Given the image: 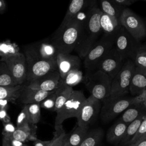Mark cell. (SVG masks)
I'll use <instances>...</instances> for the list:
<instances>
[{"label":"cell","instance_id":"cell-1","mask_svg":"<svg viewBox=\"0 0 146 146\" xmlns=\"http://www.w3.org/2000/svg\"><path fill=\"white\" fill-rule=\"evenodd\" d=\"M92 2L86 10L78 41L74 50L80 59H84L96 44L102 33L100 25L102 10Z\"/></svg>","mask_w":146,"mask_h":146},{"label":"cell","instance_id":"cell-2","mask_svg":"<svg viewBox=\"0 0 146 146\" xmlns=\"http://www.w3.org/2000/svg\"><path fill=\"white\" fill-rule=\"evenodd\" d=\"M83 11L79 13L65 26H59L52 34L50 40L58 54H70L74 50L85 15Z\"/></svg>","mask_w":146,"mask_h":146},{"label":"cell","instance_id":"cell-3","mask_svg":"<svg viewBox=\"0 0 146 146\" xmlns=\"http://www.w3.org/2000/svg\"><path fill=\"white\" fill-rule=\"evenodd\" d=\"M144 95L143 93L135 96H114L106 98L103 101V105L100 109V119L104 123L108 122L119 114L123 113L132 104L143 102Z\"/></svg>","mask_w":146,"mask_h":146},{"label":"cell","instance_id":"cell-4","mask_svg":"<svg viewBox=\"0 0 146 146\" xmlns=\"http://www.w3.org/2000/svg\"><path fill=\"white\" fill-rule=\"evenodd\" d=\"M112 79L109 75L98 70L87 74L84 83L91 95L103 102L110 95Z\"/></svg>","mask_w":146,"mask_h":146},{"label":"cell","instance_id":"cell-5","mask_svg":"<svg viewBox=\"0 0 146 146\" xmlns=\"http://www.w3.org/2000/svg\"><path fill=\"white\" fill-rule=\"evenodd\" d=\"M26 60V81L29 82L58 70L56 60H43L37 57L27 47L25 49Z\"/></svg>","mask_w":146,"mask_h":146},{"label":"cell","instance_id":"cell-6","mask_svg":"<svg viewBox=\"0 0 146 146\" xmlns=\"http://www.w3.org/2000/svg\"><path fill=\"white\" fill-rule=\"evenodd\" d=\"M114 46V39L103 35L83 59L87 74L98 70V67L107 52Z\"/></svg>","mask_w":146,"mask_h":146},{"label":"cell","instance_id":"cell-7","mask_svg":"<svg viewBox=\"0 0 146 146\" xmlns=\"http://www.w3.org/2000/svg\"><path fill=\"white\" fill-rule=\"evenodd\" d=\"M141 46L140 41L133 38L121 25L114 39V47L124 60H131L134 62Z\"/></svg>","mask_w":146,"mask_h":146},{"label":"cell","instance_id":"cell-8","mask_svg":"<svg viewBox=\"0 0 146 146\" xmlns=\"http://www.w3.org/2000/svg\"><path fill=\"white\" fill-rule=\"evenodd\" d=\"M86 99L82 91L74 90L63 107L56 112L55 129L62 126L63 122L67 119L77 118Z\"/></svg>","mask_w":146,"mask_h":146},{"label":"cell","instance_id":"cell-9","mask_svg":"<svg viewBox=\"0 0 146 146\" xmlns=\"http://www.w3.org/2000/svg\"><path fill=\"white\" fill-rule=\"evenodd\" d=\"M135 67V64L132 60H127L124 62L120 71L112 79L110 96H124L129 92Z\"/></svg>","mask_w":146,"mask_h":146},{"label":"cell","instance_id":"cell-10","mask_svg":"<svg viewBox=\"0 0 146 146\" xmlns=\"http://www.w3.org/2000/svg\"><path fill=\"white\" fill-rule=\"evenodd\" d=\"M119 22L136 40L141 41L146 36V26L143 20L130 9L124 8L123 10Z\"/></svg>","mask_w":146,"mask_h":146},{"label":"cell","instance_id":"cell-11","mask_svg":"<svg viewBox=\"0 0 146 146\" xmlns=\"http://www.w3.org/2000/svg\"><path fill=\"white\" fill-rule=\"evenodd\" d=\"M100 110V101L90 95L82 106L77 117V125L83 128L89 126L96 118Z\"/></svg>","mask_w":146,"mask_h":146},{"label":"cell","instance_id":"cell-12","mask_svg":"<svg viewBox=\"0 0 146 146\" xmlns=\"http://www.w3.org/2000/svg\"><path fill=\"white\" fill-rule=\"evenodd\" d=\"M9 70L12 76L18 85L23 84L26 81V60L25 55L19 52L11 55L3 61Z\"/></svg>","mask_w":146,"mask_h":146},{"label":"cell","instance_id":"cell-13","mask_svg":"<svg viewBox=\"0 0 146 146\" xmlns=\"http://www.w3.org/2000/svg\"><path fill=\"white\" fill-rule=\"evenodd\" d=\"M125 61L113 46L103 58L98 70L104 72L112 79L120 71Z\"/></svg>","mask_w":146,"mask_h":146},{"label":"cell","instance_id":"cell-14","mask_svg":"<svg viewBox=\"0 0 146 146\" xmlns=\"http://www.w3.org/2000/svg\"><path fill=\"white\" fill-rule=\"evenodd\" d=\"M60 82V76L58 70H56L28 82L26 86L31 89L54 91L59 87Z\"/></svg>","mask_w":146,"mask_h":146},{"label":"cell","instance_id":"cell-15","mask_svg":"<svg viewBox=\"0 0 146 146\" xmlns=\"http://www.w3.org/2000/svg\"><path fill=\"white\" fill-rule=\"evenodd\" d=\"M58 70L63 79L71 70L80 69L82 62L79 56L70 54H58L56 56Z\"/></svg>","mask_w":146,"mask_h":146},{"label":"cell","instance_id":"cell-16","mask_svg":"<svg viewBox=\"0 0 146 146\" xmlns=\"http://www.w3.org/2000/svg\"><path fill=\"white\" fill-rule=\"evenodd\" d=\"M37 57L43 60H56L58 54L54 46L48 39L27 46Z\"/></svg>","mask_w":146,"mask_h":146},{"label":"cell","instance_id":"cell-17","mask_svg":"<svg viewBox=\"0 0 146 146\" xmlns=\"http://www.w3.org/2000/svg\"><path fill=\"white\" fill-rule=\"evenodd\" d=\"M55 91H44L39 90L31 89L28 88L26 84H24L17 100L19 101L24 105L33 103H40L43 100Z\"/></svg>","mask_w":146,"mask_h":146},{"label":"cell","instance_id":"cell-18","mask_svg":"<svg viewBox=\"0 0 146 146\" xmlns=\"http://www.w3.org/2000/svg\"><path fill=\"white\" fill-rule=\"evenodd\" d=\"M146 88V68L135 67L132 75L129 92L133 96L141 94Z\"/></svg>","mask_w":146,"mask_h":146},{"label":"cell","instance_id":"cell-19","mask_svg":"<svg viewBox=\"0 0 146 146\" xmlns=\"http://www.w3.org/2000/svg\"><path fill=\"white\" fill-rule=\"evenodd\" d=\"M99 21L103 35L115 39L121 26L119 21L102 11Z\"/></svg>","mask_w":146,"mask_h":146},{"label":"cell","instance_id":"cell-20","mask_svg":"<svg viewBox=\"0 0 146 146\" xmlns=\"http://www.w3.org/2000/svg\"><path fill=\"white\" fill-rule=\"evenodd\" d=\"M91 3V0H71L65 17L59 26H65L79 13L88 7Z\"/></svg>","mask_w":146,"mask_h":146},{"label":"cell","instance_id":"cell-21","mask_svg":"<svg viewBox=\"0 0 146 146\" xmlns=\"http://www.w3.org/2000/svg\"><path fill=\"white\" fill-rule=\"evenodd\" d=\"M146 115V110L143 102H138L129 106L121 114L118 120L121 121L127 124L139 117Z\"/></svg>","mask_w":146,"mask_h":146},{"label":"cell","instance_id":"cell-22","mask_svg":"<svg viewBox=\"0 0 146 146\" xmlns=\"http://www.w3.org/2000/svg\"><path fill=\"white\" fill-rule=\"evenodd\" d=\"M128 124L117 120L107 131L106 139L108 143L113 145H118L123 139Z\"/></svg>","mask_w":146,"mask_h":146},{"label":"cell","instance_id":"cell-23","mask_svg":"<svg viewBox=\"0 0 146 146\" xmlns=\"http://www.w3.org/2000/svg\"><path fill=\"white\" fill-rule=\"evenodd\" d=\"M89 128L81 127L76 124L73 129L66 134L63 146H79Z\"/></svg>","mask_w":146,"mask_h":146},{"label":"cell","instance_id":"cell-24","mask_svg":"<svg viewBox=\"0 0 146 146\" xmlns=\"http://www.w3.org/2000/svg\"><path fill=\"white\" fill-rule=\"evenodd\" d=\"M74 90L72 87L66 86L63 83L61 78L59 87L56 90V100L55 107L53 111L57 112L70 98Z\"/></svg>","mask_w":146,"mask_h":146},{"label":"cell","instance_id":"cell-25","mask_svg":"<svg viewBox=\"0 0 146 146\" xmlns=\"http://www.w3.org/2000/svg\"><path fill=\"white\" fill-rule=\"evenodd\" d=\"M102 11L119 21L120 16L124 9L114 0H99Z\"/></svg>","mask_w":146,"mask_h":146},{"label":"cell","instance_id":"cell-26","mask_svg":"<svg viewBox=\"0 0 146 146\" xmlns=\"http://www.w3.org/2000/svg\"><path fill=\"white\" fill-rule=\"evenodd\" d=\"M146 115H143L128 124L122 140L119 143L120 146H126L129 144L131 141L136 135L139 126Z\"/></svg>","mask_w":146,"mask_h":146},{"label":"cell","instance_id":"cell-27","mask_svg":"<svg viewBox=\"0 0 146 146\" xmlns=\"http://www.w3.org/2000/svg\"><path fill=\"white\" fill-rule=\"evenodd\" d=\"M104 136L102 128H95L88 131L79 146H100Z\"/></svg>","mask_w":146,"mask_h":146},{"label":"cell","instance_id":"cell-28","mask_svg":"<svg viewBox=\"0 0 146 146\" xmlns=\"http://www.w3.org/2000/svg\"><path fill=\"white\" fill-rule=\"evenodd\" d=\"M24 84L15 86H0V100L15 102L18 100Z\"/></svg>","mask_w":146,"mask_h":146},{"label":"cell","instance_id":"cell-29","mask_svg":"<svg viewBox=\"0 0 146 146\" xmlns=\"http://www.w3.org/2000/svg\"><path fill=\"white\" fill-rule=\"evenodd\" d=\"M19 52V47L15 43L10 40L0 42V61Z\"/></svg>","mask_w":146,"mask_h":146},{"label":"cell","instance_id":"cell-30","mask_svg":"<svg viewBox=\"0 0 146 146\" xmlns=\"http://www.w3.org/2000/svg\"><path fill=\"white\" fill-rule=\"evenodd\" d=\"M17 85L6 63L0 61V86H15Z\"/></svg>","mask_w":146,"mask_h":146},{"label":"cell","instance_id":"cell-31","mask_svg":"<svg viewBox=\"0 0 146 146\" xmlns=\"http://www.w3.org/2000/svg\"><path fill=\"white\" fill-rule=\"evenodd\" d=\"M83 80V72L80 69H76L70 71L67 74L65 77L62 79L64 84L71 87L76 86L82 82Z\"/></svg>","mask_w":146,"mask_h":146},{"label":"cell","instance_id":"cell-32","mask_svg":"<svg viewBox=\"0 0 146 146\" xmlns=\"http://www.w3.org/2000/svg\"><path fill=\"white\" fill-rule=\"evenodd\" d=\"M29 117V124H36L40 118V103H33L26 104Z\"/></svg>","mask_w":146,"mask_h":146},{"label":"cell","instance_id":"cell-33","mask_svg":"<svg viewBox=\"0 0 146 146\" xmlns=\"http://www.w3.org/2000/svg\"><path fill=\"white\" fill-rule=\"evenodd\" d=\"M32 132L31 128L30 127V124H27L16 127L11 137L24 143L28 140L29 137Z\"/></svg>","mask_w":146,"mask_h":146},{"label":"cell","instance_id":"cell-34","mask_svg":"<svg viewBox=\"0 0 146 146\" xmlns=\"http://www.w3.org/2000/svg\"><path fill=\"white\" fill-rule=\"evenodd\" d=\"M52 141L49 146H63L66 133L63 128V126L55 129Z\"/></svg>","mask_w":146,"mask_h":146},{"label":"cell","instance_id":"cell-35","mask_svg":"<svg viewBox=\"0 0 146 146\" xmlns=\"http://www.w3.org/2000/svg\"><path fill=\"white\" fill-rule=\"evenodd\" d=\"M134 63L136 67L146 68V44L141 45L139 49Z\"/></svg>","mask_w":146,"mask_h":146},{"label":"cell","instance_id":"cell-36","mask_svg":"<svg viewBox=\"0 0 146 146\" xmlns=\"http://www.w3.org/2000/svg\"><path fill=\"white\" fill-rule=\"evenodd\" d=\"M56 96V94L55 91L54 92L48 96L40 103V107L53 111L55 107Z\"/></svg>","mask_w":146,"mask_h":146},{"label":"cell","instance_id":"cell-37","mask_svg":"<svg viewBox=\"0 0 146 146\" xmlns=\"http://www.w3.org/2000/svg\"><path fill=\"white\" fill-rule=\"evenodd\" d=\"M146 136V115L141 121L139 128L130 143H136Z\"/></svg>","mask_w":146,"mask_h":146},{"label":"cell","instance_id":"cell-38","mask_svg":"<svg viewBox=\"0 0 146 146\" xmlns=\"http://www.w3.org/2000/svg\"><path fill=\"white\" fill-rule=\"evenodd\" d=\"M17 127H18L27 124H29V117L27 112L26 105L25 104L23 108L19 113L17 119Z\"/></svg>","mask_w":146,"mask_h":146},{"label":"cell","instance_id":"cell-39","mask_svg":"<svg viewBox=\"0 0 146 146\" xmlns=\"http://www.w3.org/2000/svg\"><path fill=\"white\" fill-rule=\"evenodd\" d=\"M16 127L11 123H3V129L2 131V135L8 138H11L15 131Z\"/></svg>","mask_w":146,"mask_h":146},{"label":"cell","instance_id":"cell-40","mask_svg":"<svg viewBox=\"0 0 146 146\" xmlns=\"http://www.w3.org/2000/svg\"><path fill=\"white\" fill-rule=\"evenodd\" d=\"M0 120H1L3 123L10 122V117L8 116L6 110L5 108H0Z\"/></svg>","mask_w":146,"mask_h":146},{"label":"cell","instance_id":"cell-41","mask_svg":"<svg viewBox=\"0 0 146 146\" xmlns=\"http://www.w3.org/2000/svg\"><path fill=\"white\" fill-rule=\"evenodd\" d=\"M52 141V139L50 140H46V141H42L39 139H36L34 141V146H49Z\"/></svg>","mask_w":146,"mask_h":146},{"label":"cell","instance_id":"cell-42","mask_svg":"<svg viewBox=\"0 0 146 146\" xmlns=\"http://www.w3.org/2000/svg\"><path fill=\"white\" fill-rule=\"evenodd\" d=\"M121 6H129L136 2L137 0H114Z\"/></svg>","mask_w":146,"mask_h":146},{"label":"cell","instance_id":"cell-43","mask_svg":"<svg viewBox=\"0 0 146 146\" xmlns=\"http://www.w3.org/2000/svg\"><path fill=\"white\" fill-rule=\"evenodd\" d=\"M10 140L11 141V146H23V145L24 144V143L23 142L17 140L13 137L10 138Z\"/></svg>","mask_w":146,"mask_h":146},{"label":"cell","instance_id":"cell-44","mask_svg":"<svg viewBox=\"0 0 146 146\" xmlns=\"http://www.w3.org/2000/svg\"><path fill=\"white\" fill-rule=\"evenodd\" d=\"M2 146H11V141L9 138L6 137V136H3L2 139Z\"/></svg>","mask_w":146,"mask_h":146},{"label":"cell","instance_id":"cell-45","mask_svg":"<svg viewBox=\"0 0 146 146\" xmlns=\"http://www.w3.org/2000/svg\"><path fill=\"white\" fill-rule=\"evenodd\" d=\"M6 5L5 0H0V13L2 14L6 10Z\"/></svg>","mask_w":146,"mask_h":146},{"label":"cell","instance_id":"cell-46","mask_svg":"<svg viewBox=\"0 0 146 146\" xmlns=\"http://www.w3.org/2000/svg\"><path fill=\"white\" fill-rule=\"evenodd\" d=\"M136 146H146V136L137 141Z\"/></svg>","mask_w":146,"mask_h":146},{"label":"cell","instance_id":"cell-47","mask_svg":"<svg viewBox=\"0 0 146 146\" xmlns=\"http://www.w3.org/2000/svg\"><path fill=\"white\" fill-rule=\"evenodd\" d=\"M136 144H137V142L136 143H131L126 146H136Z\"/></svg>","mask_w":146,"mask_h":146},{"label":"cell","instance_id":"cell-48","mask_svg":"<svg viewBox=\"0 0 146 146\" xmlns=\"http://www.w3.org/2000/svg\"><path fill=\"white\" fill-rule=\"evenodd\" d=\"M23 146H27V145H26V144H23Z\"/></svg>","mask_w":146,"mask_h":146},{"label":"cell","instance_id":"cell-49","mask_svg":"<svg viewBox=\"0 0 146 146\" xmlns=\"http://www.w3.org/2000/svg\"><path fill=\"white\" fill-rule=\"evenodd\" d=\"M138 1V0H137ZM143 1H146V0H143Z\"/></svg>","mask_w":146,"mask_h":146}]
</instances>
